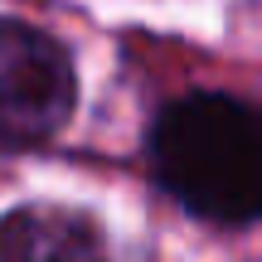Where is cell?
I'll list each match as a JSON object with an SVG mask.
<instances>
[{
  "label": "cell",
  "mask_w": 262,
  "mask_h": 262,
  "mask_svg": "<svg viewBox=\"0 0 262 262\" xmlns=\"http://www.w3.org/2000/svg\"><path fill=\"white\" fill-rule=\"evenodd\" d=\"M0 262H107V243L83 209L19 204L0 219Z\"/></svg>",
  "instance_id": "3"
},
{
  "label": "cell",
  "mask_w": 262,
  "mask_h": 262,
  "mask_svg": "<svg viewBox=\"0 0 262 262\" xmlns=\"http://www.w3.org/2000/svg\"><path fill=\"white\" fill-rule=\"evenodd\" d=\"M78 102V73L58 39L0 15V150H29L58 136Z\"/></svg>",
  "instance_id": "2"
},
{
  "label": "cell",
  "mask_w": 262,
  "mask_h": 262,
  "mask_svg": "<svg viewBox=\"0 0 262 262\" xmlns=\"http://www.w3.org/2000/svg\"><path fill=\"white\" fill-rule=\"evenodd\" d=\"M156 180L199 219H262V107L228 93L175 97L150 126Z\"/></svg>",
  "instance_id": "1"
}]
</instances>
